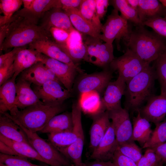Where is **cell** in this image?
Masks as SVG:
<instances>
[{"label":"cell","mask_w":166,"mask_h":166,"mask_svg":"<svg viewBox=\"0 0 166 166\" xmlns=\"http://www.w3.org/2000/svg\"><path fill=\"white\" fill-rule=\"evenodd\" d=\"M39 19L24 8L0 26V49L22 47L37 41L53 39L50 32L38 25Z\"/></svg>","instance_id":"1"},{"label":"cell","mask_w":166,"mask_h":166,"mask_svg":"<svg viewBox=\"0 0 166 166\" xmlns=\"http://www.w3.org/2000/svg\"><path fill=\"white\" fill-rule=\"evenodd\" d=\"M156 80L154 66L148 65L126 82L124 108L132 113L137 112L145 102L155 95Z\"/></svg>","instance_id":"2"},{"label":"cell","mask_w":166,"mask_h":166,"mask_svg":"<svg viewBox=\"0 0 166 166\" xmlns=\"http://www.w3.org/2000/svg\"><path fill=\"white\" fill-rule=\"evenodd\" d=\"M62 105H51L42 101L19 110L11 116L6 112L3 114L15 122L18 123L30 132H36L42 130L49 120L63 110Z\"/></svg>","instance_id":"3"},{"label":"cell","mask_w":166,"mask_h":166,"mask_svg":"<svg viewBox=\"0 0 166 166\" xmlns=\"http://www.w3.org/2000/svg\"><path fill=\"white\" fill-rule=\"evenodd\" d=\"M127 42L128 48L148 65L166 49L164 43L159 36L144 30L142 26L132 31Z\"/></svg>","instance_id":"4"},{"label":"cell","mask_w":166,"mask_h":166,"mask_svg":"<svg viewBox=\"0 0 166 166\" xmlns=\"http://www.w3.org/2000/svg\"><path fill=\"white\" fill-rule=\"evenodd\" d=\"M26 135L30 145L50 166H74L71 162L49 141L33 132L20 124L15 122Z\"/></svg>","instance_id":"5"},{"label":"cell","mask_w":166,"mask_h":166,"mask_svg":"<svg viewBox=\"0 0 166 166\" xmlns=\"http://www.w3.org/2000/svg\"><path fill=\"white\" fill-rule=\"evenodd\" d=\"M81 109L78 102L72 105V115L73 127L77 134L76 140L69 146L57 149L70 161L74 166H84L82 155L84 143V135L81 122Z\"/></svg>","instance_id":"6"},{"label":"cell","mask_w":166,"mask_h":166,"mask_svg":"<svg viewBox=\"0 0 166 166\" xmlns=\"http://www.w3.org/2000/svg\"><path fill=\"white\" fill-rule=\"evenodd\" d=\"M83 42L86 46L84 60L96 65L105 67L114 59L113 44L102 43L101 39L88 36Z\"/></svg>","instance_id":"7"},{"label":"cell","mask_w":166,"mask_h":166,"mask_svg":"<svg viewBox=\"0 0 166 166\" xmlns=\"http://www.w3.org/2000/svg\"><path fill=\"white\" fill-rule=\"evenodd\" d=\"M128 20L121 15L118 11L114 9L107 17L105 23L102 25L100 39L105 42L113 44L114 40L119 42L123 38L128 40L132 32Z\"/></svg>","instance_id":"8"},{"label":"cell","mask_w":166,"mask_h":166,"mask_svg":"<svg viewBox=\"0 0 166 166\" xmlns=\"http://www.w3.org/2000/svg\"><path fill=\"white\" fill-rule=\"evenodd\" d=\"M149 65L128 48L123 55L115 58L109 66L112 71H117L118 76L126 82Z\"/></svg>","instance_id":"9"},{"label":"cell","mask_w":166,"mask_h":166,"mask_svg":"<svg viewBox=\"0 0 166 166\" xmlns=\"http://www.w3.org/2000/svg\"><path fill=\"white\" fill-rule=\"evenodd\" d=\"M61 85L57 81H50L39 85L33 84L32 88L44 103L57 105H62L71 95V91L63 88Z\"/></svg>","instance_id":"10"},{"label":"cell","mask_w":166,"mask_h":166,"mask_svg":"<svg viewBox=\"0 0 166 166\" xmlns=\"http://www.w3.org/2000/svg\"><path fill=\"white\" fill-rule=\"evenodd\" d=\"M118 145L132 140L133 126L129 111L121 107L108 111Z\"/></svg>","instance_id":"11"},{"label":"cell","mask_w":166,"mask_h":166,"mask_svg":"<svg viewBox=\"0 0 166 166\" xmlns=\"http://www.w3.org/2000/svg\"><path fill=\"white\" fill-rule=\"evenodd\" d=\"M29 48L34 49L51 58L62 62L75 68L81 73L84 71L75 63L64 49L53 39H45L34 42L29 45Z\"/></svg>","instance_id":"12"},{"label":"cell","mask_w":166,"mask_h":166,"mask_svg":"<svg viewBox=\"0 0 166 166\" xmlns=\"http://www.w3.org/2000/svg\"><path fill=\"white\" fill-rule=\"evenodd\" d=\"M112 71L106 69L100 72L84 74L77 82V90L80 94L91 91L101 93L111 81L113 77Z\"/></svg>","instance_id":"13"},{"label":"cell","mask_w":166,"mask_h":166,"mask_svg":"<svg viewBox=\"0 0 166 166\" xmlns=\"http://www.w3.org/2000/svg\"><path fill=\"white\" fill-rule=\"evenodd\" d=\"M40 61L54 73L60 82L67 90L72 91L77 70L73 67L51 58L40 53Z\"/></svg>","instance_id":"14"},{"label":"cell","mask_w":166,"mask_h":166,"mask_svg":"<svg viewBox=\"0 0 166 166\" xmlns=\"http://www.w3.org/2000/svg\"><path fill=\"white\" fill-rule=\"evenodd\" d=\"M141 116L155 124L164 119L166 116V95H154L139 110Z\"/></svg>","instance_id":"15"},{"label":"cell","mask_w":166,"mask_h":166,"mask_svg":"<svg viewBox=\"0 0 166 166\" xmlns=\"http://www.w3.org/2000/svg\"><path fill=\"white\" fill-rule=\"evenodd\" d=\"M117 147L115 132L111 123L105 135L92 151L90 158L95 160L110 161L113 159Z\"/></svg>","instance_id":"16"},{"label":"cell","mask_w":166,"mask_h":166,"mask_svg":"<svg viewBox=\"0 0 166 166\" xmlns=\"http://www.w3.org/2000/svg\"><path fill=\"white\" fill-rule=\"evenodd\" d=\"M19 78L37 85L50 81H55L61 84L54 72L41 61L37 62L23 71Z\"/></svg>","instance_id":"17"},{"label":"cell","mask_w":166,"mask_h":166,"mask_svg":"<svg viewBox=\"0 0 166 166\" xmlns=\"http://www.w3.org/2000/svg\"><path fill=\"white\" fill-rule=\"evenodd\" d=\"M126 86L125 81L119 76L116 80L109 82L102 99L106 110L109 111L121 107V100L124 95Z\"/></svg>","instance_id":"18"},{"label":"cell","mask_w":166,"mask_h":166,"mask_svg":"<svg viewBox=\"0 0 166 166\" xmlns=\"http://www.w3.org/2000/svg\"><path fill=\"white\" fill-rule=\"evenodd\" d=\"M16 77L14 75L12 77L0 86V114H3L9 111L10 114L14 116L19 110L15 104Z\"/></svg>","instance_id":"19"},{"label":"cell","mask_w":166,"mask_h":166,"mask_svg":"<svg viewBox=\"0 0 166 166\" xmlns=\"http://www.w3.org/2000/svg\"><path fill=\"white\" fill-rule=\"evenodd\" d=\"M41 26L48 31L52 27L61 29L69 33L76 30L67 13L61 8H53L46 12Z\"/></svg>","instance_id":"20"},{"label":"cell","mask_w":166,"mask_h":166,"mask_svg":"<svg viewBox=\"0 0 166 166\" xmlns=\"http://www.w3.org/2000/svg\"><path fill=\"white\" fill-rule=\"evenodd\" d=\"M31 84L20 78L16 82L15 104L18 109L22 110L42 102L31 87Z\"/></svg>","instance_id":"21"},{"label":"cell","mask_w":166,"mask_h":166,"mask_svg":"<svg viewBox=\"0 0 166 166\" xmlns=\"http://www.w3.org/2000/svg\"><path fill=\"white\" fill-rule=\"evenodd\" d=\"M40 54L34 49L22 47L15 56L13 64L14 75L17 77L24 70L40 61Z\"/></svg>","instance_id":"22"},{"label":"cell","mask_w":166,"mask_h":166,"mask_svg":"<svg viewBox=\"0 0 166 166\" xmlns=\"http://www.w3.org/2000/svg\"><path fill=\"white\" fill-rule=\"evenodd\" d=\"M108 111L99 113L95 118L90 131L89 148L92 151L96 148L102 139L109 127Z\"/></svg>","instance_id":"23"},{"label":"cell","mask_w":166,"mask_h":166,"mask_svg":"<svg viewBox=\"0 0 166 166\" xmlns=\"http://www.w3.org/2000/svg\"><path fill=\"white\" fill-rule=\"evenodd\" d=\"M0 134L14 141L30 145L26 135L20 127L10 118L1 114L0 116Z\"/></svg>","instance_id":"24"},{"label":"cell","mask_w":166,"mask_h":166,"mask_svg":"<svg viewBox=\"0 0 166 166\" xmlns=\"http://www.w3.org/2000/svg\"><path fill=\"white\" fill-rule=\"evenodd\" d=\"M69 16L74 28L82 35L100 39L99 33L81 14L77 9L64 10Z\"/></svg>","instance_id":"25"},{"label":"cell","mask_w":166,"mask_h":166,"mask_svg":"<svg viewBox=\"0 0 166 166\" xmlns=\"http://www.w3.org/2000/svg\"><path fill=\"white\" fill-rule=\"evenodd\" d=\"M73 128L71 112H65L52 117L40 132L43 133H50L71 131Z\"/></svg>","instance_id":"26"},{"label":"cell","mask_w":166,"mask_h":166,"mask_svg":"<svg viewBox=\"0 0 166 166\" xmlns=\"http://www.w3.org/2000/svg\"><path fill=\"white\" fill-rule=\"evenodd\" d=\"M137 115L133 118L132 140L137 141L143 146L151 137L152 131L150 122L140 115L138 110Z\"/></svg>","instance_id":"27"},{"label":"cell","mask_w":166,"mask_h":166,"mask_svg":"<svg viewBox=\"0 0 166 166\" xmlns=\"http://www.w3.org/2000/svg\"><path fill=\"white\" fill-rule=\"evenodd\" d=\"M78 102L82 110L88 113H95L105 109L100 93L91 91L80 94Z\"/></svg>","instance_id":"28"},{"label":"cell","mask_w":166,"mask_h":166,"mask_svg":"<svg viewBox=\"0 0 166 166\" xmlns=\"http://www.w3.org/2000/svg\"><path fill=\"white\" fill-rule=\"evenodd\" d=\"M162 6L157 0H139L137 12L142 24L146 21L159 17Z\"/></svg>","instance_id":"29"},{"label":"cell","mask_w":166,"mask_h":166,"mask_svg":"<svg viewBox=\"0 0 166 166\" xmlns=\"http://www.w3.org/2000/svg\"><path fill=\"white\" fill-rule=\"evenodd\" d=\"M0 140L12 148L20 156L35 159L49 165L48 162L43 159L30 144L23 142L14 141L1 134Z\"/></svg>","instance_id":"30"},{"label":"cell","mask_w":166,"mask_h":166,"mask_svg":"<svg viewBox=\"0 0 166 166\" xmlns=\"http://www.w3.org/2000/svg\"><path fill=\"white\" fill-rule=\"evenodd\" d=\"M78 10L82 16L100 33L103 25L96 12L95 0H83Z\"/></svg>","instance_id":"31"},{"label":"cell","mask_w":166,"mask_h":166,"mask_svg":"<svg viewBox=\"0 0 166 166\" xmlns=\"http://www.w3.org/2000/svg\"><path fill=\"white\" fill-rule=\"evenodd\" d=\"M77 134L73 127L71 131L53 132L48 134V141L57 149L66 148L77 140Z\"/></svg>","instance_id":"32"},{"label":"cell","mask_w":166,"mask_h":166,"mask_svg":"<svg viewBox=\"0 0 166 166\" xmlns=\"http://www.w3.org/2000/svg\"><path fill=\"white\" fill-rule=\"evenodd\" d=\"M110 1L114 9L121 12V16L137 26H143L137 11L129 6L126 0H113Z\"/></svg>","instance_id":"33"},{"label":"cell","mask_w":166,"mask_h":166,"mask_svg":"<svg viewBox=\"0 0 166 166\" xmlns=\"http://www.w3.org/2000/svg\"><path fill=\"white\" fill-rule=\"evenodd\" d=\"M0 9L3 16H0V26L5 24L23 4L22 0H0Z\"/></svg>","instance_id":"34"},{"label":"cell","mask_w":166,"mask_h":166,"mask_svg":"<svg viewBox=\"0 0 166 166\" xmlns=\"http://www.w3.org/2000/svg\"><path fill=\"white\" fill-rule=\"evenodd\" d=\"M156 127L148 141L142 147L152 148L166 141V120L155 124Z\"/></svg>","instance_id":"35"},{"label":"cell","mask_w":166,"mask_h":166,"mask_svg":"<svg viewBox=\"0 0 166 166\" xmlns=\"http://www.w3.org/2000/svg\"><path fill=\"white\" fill-rule=\"evenodd\" d=\"M54 8H61L59 0H34L30 11L39 19L46 12Z\"/></svg>","instance_id":"36"},{"label":"cell","mask_w":166,"mask_h":166,"mask_svg":"<svg viewBox=\"0 0 166 166\" xmlns=\"http://www.w3.org/2000/svg\"><path fill=\"white\" fill-rule=\"evenodd\" d=\"M117 149L121 154L136 163L143 156L141 149L133 140L118 145Z\"/></svg>","instance_id":"37"},{"label":"cell","mask_w":166,"mask_h":166,"mask_svg":"<svg viewBox=\"0 0 166 166\" xmlns=\"http://www.w3.org/2000/svg\"><path fill=\"white\" fill-rule=\"evenodd\" d=\"M155 70L160 83L161 94L166 95V57L162 54L156 60Z\"/></svg>","instance_id":"38"},{"label":"cell","mask_w":166,"mask_h":166,"mask_svg":"<svg viewBox=\"0 0 166 166\" xmlns=\"http://www.w3.org/2000/svg\"><path fill=\"white\" fill-rule=\"evenodd\" d=\"M0 163L10 166H50L33 164L27 158L17 156L9 155L0 153Z\"/></svg>","instance_id":"39"},{"label":"cell","mask_w":166,"mask_h":166,"mask_svg":"<svg viewBox=\"0 0 166 166\" xmlns=\"http://www.w3.org/2000/svg\"><path fill=\"white\" fill-rule=\"evenodd\" d=\"M136 164L137 166H163V164L152 149L147 148Z\"/></svg>","instance_id":"40"},{"label":"cell","mask_w":166,"mask_h":166,"mask_svg":"<svg viewBox=\"0 0 166 166\" xmlns=\"http://www.w3.org/2000/svg\"><path fill=\"white\" fill-rule=\"evenodd\" d=\"M142 25L151 28L158 34L166 38V20L164 18L156 17L143 22Z\"/></svg>","instance_id":"41"},{"label":"cell","mask_w":166,"mask_h":166,"mask_svg":"<svg viewBox=\"0 0 166 166\" xmlns=\"http://www.w3.org/2000/svg\"><path fill=\"white\" fill-rule=\"evenodd\" d=\"M49 31L52 39L63 48L66 47L70 37V33L63 29L55 27L50 28Z\"/></svg>","instance_id":"42"},{"label":"cell","mask_w":166,"mask_h":166,"mask_svg":"<svg viewBox=\"0 0 166 166\" xmlns=\"http://www.w3.org/2000/svg\"><path fill=\"white\" fill-rule=\"evenodd\" d=\"M15 55L13 57L6 60L0 66V85L14 75V72L13 64L14 61Z\"/></svg>","instance_id":"43"},{"label":"cell","mask_w":166,"mask_h":166,"mask_svg":"<svg viewBox=\"0 0 166 166\" xmlns=\"http://www.w3.org/2000/svg\"><path fill=\"white\" fill-rule=\"evenodd\" d=\"M72 60L75 63L84 60L86 53V46L83 43L80 46L75 48H63Z\"/></svg>","instance_id":"44"},{"label":"cell","mask_w":166,"mask_h":166,"mask_svg":"<svg viewBox=\"0 0 166 166\" xmlns=\"http://www.w3.org/2000/svg\"><path fill=\"white\" fill-rule=\"evenodd\" d=\"M112 160L116 166H137L136 163L121 154L117 148L114 154Z\"/></svg>","instance_id":"45"},{"label":"cell","mask_w":166,"mask_h":166,"mask_svg":"<svg viewBox=\"0 0 166 166\" xmlns=\"http://www.w3.org/2000/svg\"><path fill=\"white\" fill-rule=\"evenodd\" d=\"M83 43L82 34L75 30L70 33V37L67 45L65 48L67 47L72 48L77 47L81 45Z\"/></svg>","instance_id":"46"},{"label":"cell","mask_w":166,"mask_h":166,"mask_svg":"<svg viewBox=\"0 0 166 166\" xmlns=\"http://www.w3.org/2000/svg\"><path fill=\"white\" fill-rule=\"evenodd\" d=\"M109 1L108 0H95L96 12L100 20L102 19L106 14Z\"/></svg>","instance_id":"47"},{"label":"cell","mask_w":166,"mask_h":166,"mask_svg":"<svg viewBox=\"0 0 166 166\" xmlns=\"http://www.w3.org/2000/svg\"><path fill=\"white\" fill-rule=\"evenodd\" d=\"M61 8L78 9L83 0H59Z\"/></svg>","instance_id":"48"},{"label":"cell","mask_w":166,"mask_h":166,"mask_svg":"<svg viewBox=\"0 0 166 166\" xmlns=\"http://www.w3.org/2000/svg\"><path fill=\"white\" fill-rule=\"evenodd\" d=\"M152 149L160 160L163 163H166V142Z\"/></svg>","instance_id":"49"},{"label":"cell","mask_w":166,"mask_h":166,"mask_svg":"<svg viewBox=\"0 0 166 166\" xmlns=\"http://www.w3.org/2000/svg\"><path fill=\"white\" fill-rule=\"evenodd\" d=\"M0 152L4 154L19 156L18 154L12 148L0 140Z\"/></svg>","instance_id":"50"},{"label":"cell","mask_w":166,"mask_h":166,"mask_svg":"<svg viewBox=\"0 0 166 166\" xmlns=\"http://www.w3.org/2000/svg\"><path fill=\"white\" fill-rule=\"evenodd\" d=\"M84 166H116L113 161H103L98 160L84 163Z\"/></svg>","instance_id":"51"},{"label":"cell","mask_w":166,"mask_h":166,"mask_svg":"<svg viewBox=\"0 0 166 166\" xmlns=\"http://www.w3.org/2000/svg\"><path fill=\"white\" fill-rule=\"evenodd\" d=\"M22 47L14 48L11 51L9 52L1 55L0 56V66L6 60L14 57Z\"/></svg>","instance_id":"52"},{"label":"cell","mask_w":166,"mask_h":166,"mask_svg":"<svg viewBox=\"0 0 166 166\" xmlns=\"http://www.w3.org/2000/svg\"><path fill=\"white\" fill-rule=\"evenodd\" d=\"M24 8L29 11L31 9L34 0H22Z\"/></svg>","instance_id":"53"},{"label":"cell","mask_w":166,"mask_h":166,"mask_svg":"<svg viewBox=\"0 0 166 166\" xmlns=\"http://www.w3.org/2000/svg\"><path fill=\"white\" fill-rule=\"evenodd\" d=\"M129 6L137 11L139 5V0H126Z\"/></svg>","instance_id":"54"},{"label":"cell","mask_w":166,"mask_h":166,"mask_svg":"<svg viewBox=\"0 0 166 166\" xmlns=\"http://www.w3.org/2000/svg\"><path fill=\"white\" fill-rule=\"evenodd\" d=\"M159 1L166 9V0H160Z\"/></svg>","instance_id":"55"},{"label":"cell","mask_w":166,"mask_h":166,"mask_svg":"<svg viewBox=\"0 0 166 166\" xmlns=\"http://www.w3.org/2000/svg\"><path fill=\"white\" fill-rule=\"evenodd\" d=\"M0 166H10L0 163Z\"/></svg>","instance_id":"56"},{"label":"cell","mask_w":166,"mask_h":166,"mask_svg":"<svg viewBox=\"0 0 166 166\" xmlns=\"http://www.w3.org/2000/svg\"><path fill=\"white\" fill-rule=\"evenodd\" d=\"M163 54L166 57V49L163 53Z\"/></svg>","instance_id":"57"}]
</instances>
